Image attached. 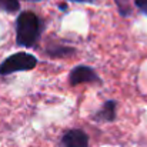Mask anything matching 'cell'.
<instances>
[{
  "label": "cell",
  "instance_id": "6",
  "mask_svg": "<svg viewBox=\"0 0 147 147\" xmlns=\"http://www.w3.org/2000/svg\"><path fill=\"white\" fill-rule=\"evenodd\" d=\"M45 51L50 57H69V56L74 54L76 49L74 47H70V46L60 45V43H50Z\"/></svg>",
  "mask_w": 147,
  "mask_h": 147
},
{
  "label": "cell",
  "instance_id": "5",
  "mask_svg": "<svg viewBox=\"0 0 147 147\" xmlns=\"http://www.w3.org/2000/svg\"><path fill=\"white\" fill-rule=\"evenodd\" d=\"M116 109H117L116 100H107L92 116V119L96 123H111L116 120Z\"/></svg>",
  "mask_w": 147,
  "mask_h": 147
},
{
  "label": "cell",
  "instance_id": "4",
  "mask_svg": "<svg viewBox=\"0 0 147 147\" xmlns=\"http://www.w3.org/2000/svg\"><path fill=\"white\" fill-rule=\"evenodd\" d=\"M59 147H89V136L80 129L67 130L61 136Z\"/></svg>",
  "mask_w": 147,
  "mask_h": 147
},
{
  "label": "cell",
  "instance_id": "11",
  "mask_svg": "<svg viewBox=\"0 0 147 147\" xmlns=\"http://www.w3.org/2000/svg\"><path fill=\"white\" fill-rule=\"evenodd\" d=\"M24 1H32V3H36V1H42V0H24Z\"/></svg>",
  "mask_w": 147,
  "mask_h": 147
},
{
  "label": "cell",
  "instance_id": "1",
  "mask_svg": "<svg viewBox=\"0 0 147 147\" xmlns=\"http://www.w3.org/2000/svg\"><path fill=\"white\" fill-rule=\"evenodd\" d=\"M45 24L33 11H23L16 19V46L32 49L42 37Z\"/></svg>",
  "mask_w": 147,
  "mask_h": 147
},
{
  "label": "cell",
  "instance_id": "2",
  "mask_svg": "<svg viewBox=\"0 0 147 147\" xmlns=\"http://www.w3.org/2000/svg\"><path fill=\"white\" fill-rule=\"evenodd\" d=\"M36 66H37L36 56L26 51H19L9 56L0 63V76H10L17 71H29L33 70Z\"/></svg>",
  "mask_w": 147,
  "mask_h": 147
},
{
  "label": "cell",
  "instance_id": "10",
  "mask_svg": "<svg viewBox=\"0 0 147 147\" xmlns=\"http://www.w3.org/2000/svg\"><path fill=\"white\" fill-rule=\"evenodd\" d=\"M69 1H74V3H94L96 0H69Z\"/></svg>",
  "mask_w": 147,
  "mask_h": 147
},
{
  "label": "cell",
  "instance_id": "7",
  "mask_svg": "<svg viewBox=\"0 0 147 147\" xmlns=\"http://www.w3.org/2000/svg\"><path fill=\"white\" fill-rule=\"evenodd\" d=\"M19 9V0H0V11L3 13H16Z\"/></svg>",
  "mask_w": 147,
  "mask_h": 147
},
{
  "label": "cell",
  "instance_id": "8",
  "mask_svg": "<svg viewBox=\"0 0 147 147\" xmlns=\"http://www.w3.org/2000/svg\"><path fill=\"white\" fill-rule=\"evenodd\" d=\"M116 4H117V9H119V13L123 16V17H127L131 14V7H130V3L129 0H114Z\"/></svg>",
  "mask_w": 147,
  "mask_h": 147
},
{
  "label": "cell",
  "instance_id": "9",
  "mask_svg": "<svg viewBox=\"0 0 147 147\" xmlns=\"http://www.w3.org/2000/svg\"><path fill=\"white\" fill-rule=\"evenodd\" d=\"M134 3H136V7H137L143 14L147 16V0H136Z\"/></svg>",
  "mask_w": 147,
  "mask_h": 147
},
{
  "label": "cell",
  "instance_id": "3",
  "mask_svg": "<svg viewBox=\"0 0 147 147\" xmlns=\"http://www.w3.org/2000/svg\"><path fill=\"white\" fill-rule=\"evenodd\" d=\"M69 83H70V86L76 87L79 84H93V83L101 84L103 82L93 67L80 64V66H76L74 69H71V71L69 74Z\"/></svg>",
  "mask_w": 147,
  "mask_h": 147
}]
</instances>
